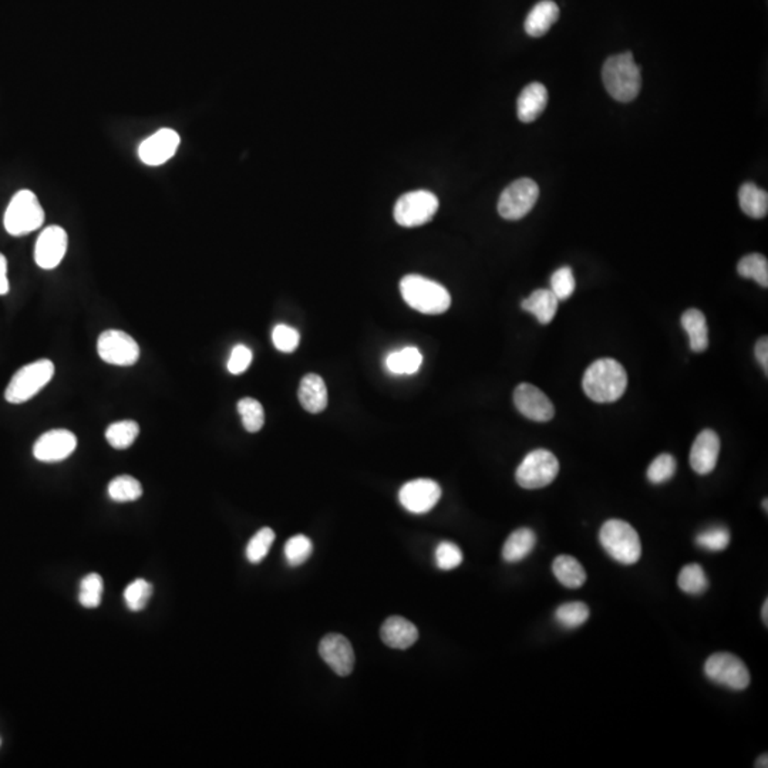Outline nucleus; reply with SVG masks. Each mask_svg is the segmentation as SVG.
<instances>
[{"label": "nucleus", "instance_id": "28", "mask_svg": "<svg viewBox=\"0 0 768 768\" xmlns=\"http://www.w3.org/2000/svg\"><path fill=\"white\" fill-rule=\"evenodd\" d=\"M422 365V355L417 347H404L397 352L389 353L384 360V366L392 375H414Z\"/></svg>", "mask_w": 768, "mask_h": 768}, {"label": "nucleus", "instance_id": "18", "mask_svg": "<svg viewBox=\"0 0 768 768\" xmlns=\"http://www.w3.org/2000/svg\"><path fill=\"white\" fill-rule=\"evenodd\" d=\"M720 454V439L713 430H703L690 450V466L700 476L710 474L716 469Z\"/></svg>", "mask_w": 768, "mask_h": 768}, {"label": "nucleus", "instance_id": "2", "mask_svg": "<svg viewBox=\"0 0 768 768\" xmlns=\"http://www.w3.org/2000/svg\"><path fill=\"white\" fill-rule=\"evenodd\" d=\"M602 81L606 91L621 103H629L638 97L642 87L640 67L636 64L633 54L625 52L622 54L609 57L603 64Z\"/></svg>", "mask_w": 768, "mask_h": 768}, {"label": "nucleus", "instance_id": "23", "mask_svg": "<svg viewBox=\"0 0 768 768\" xmlns=\"http://www.w3.org/2000/svg\"><path fill=\"white\" fill-rule=\"evenodd\" d=\"M559 300L556 299L551 289L534 290L529 298L523 300L521 308L526 312L533 313L541 325H548L553 322L558 312Z\"/></svg>", "mask_w": 768, "mask_h": 768}, {"label": "nucleus", "instance_id": "15", "mask_svg": "<svg viewBox=\"0 0 768 768\" xmlns=\"http://www.w3.org/2000/svg\"><path fill=\"white\" fill-rule=\"evenodd\" d=\"M514 403L518 412L533 422H546L555 414V407L545 393L529 383H521L517 387Z\"/></svg>", "mask_w": 768, "mask_h": 768}, {"label": "nucleus", "instance_id": "8", "mask_svg": "<svg viewBox=\"0 0 768 768\" xmlns=\"http://www.w3.org/2000/svg\"><path fill=\"white\" fill-rule=\"evenodd\" d=\"M439 210V198L430 191L404 194L394 205V220L404 228L422 226L432 220Z\"/></svg>", "mask_w": 768, "mask_h": 768}, {"label": "nucleus", "instance_id": "5", "mask_svg": "<svg viewBox=\"0 0 768 768\" xmlns=\"http://www.w3.org/2000/svg\"><path fill=\"white\" fill-rule=\"evenodd\" d=\"M44 210L36 194L22 190L12 198L5 213L4 223L7 232L24 236L39 230L44 223Z\"/></svg>", "mask_w": 768, "mask_h": 768}, {"label": "nucleus", "instance_id": "24", "mask_svg": "<svg viewBox=\"0 0 768 768\" xmlns=\"http://www.w3.org/2000/svg\"><path fill=\"white\" fill-rule=\"evenodd\" d=\"M536 545V536L531 528H519L507 538L502 548L506 563L516 564L526 559Z\"/></svg>", "mask_w": 768, "mask_h": 768}, {"label": "nucleus", "instance_id": "43", "mask_svg": "<svg viewBox=\"0 0 768 768\" xmlns=\"http://www.w3.org/2000/svg\"><path fill=\"white\" fill-rule=\"evenodd\" d=\"M461 549H460L456 544L444 541V543H441L439 546H437L436 565L439 566L440 569H442V571H451V569H456L457 566L461 565Z\"/></svg>", "mask_w": 768, "mask_h": 768}, {"label": "nucleus", "instance_id": "32", "mask_svg": "<svg viewBox=\"0 0 768 768\" xmlns=\"http://www.w3.org/2000/svg\"><path fill=\"white\" fill-rule=\"evenodd\" d=\"M109 496L116 502L137 501L143 496V487L134 477L119 476L109 484Z\"/></svg>", "mask_w": 768, "mask_h": 768}, {"label": "nucleus", "instance_id": "42", "mask_svg": "<svg viewBox=\"0 0 768 768\" xmlns=\"http://www.w3.org/2000/svg\"><path fill=\"white\" fill-rule=\"evenodd\" d=\"M272 342L280 352L292 353L299 346L300 335L295 327L278 325L272 330Z\"/></svg>", "mask_w": 768, "mask_h": 768}, {"label": "nucleus", "instance_id": "45", "mask_svg": "<svg viewBox=\"0 0 768 768\" xmlns=\"http://www.w3.org/2000/svg\"><path fill=\"white\" fill-rule=\"evenodd\" d=\"M755 357H757L760 366L764 369L765 375L768 372V340L767 337H762L755 345Z\"/></svg>", "mask_w": 768, "mask_h": 768}, {"label": "nucleus", "instance_id": "20", "mask_svg": "<svg viewBox=\"0 0 768 768\" xmlns=\"http://www.w3.org/2000/svg\"><path fill=\"white\" fill-rule=\"evenodd\" d=\"M548 104V91L541 83H531L521 91L517 101V113L519 121L533 123L545 110Z\"/></svg>", "mask_w": 768, "mask_h": 768}, {"label": "nucleus", "instance_id": "37", "mask_svg": "<svg viewBox=\"0 0 768 768\" xmlns=\"http://www.w3.org/2000/svg\"><path fill=\"white\" fill-rule=\"evenodd\" d=\"M312 541L305 536H292L285 544V549H283L285 559H287L288 565L290 566H300L307 563L309 556L312 555Z\"/></svg>", "mask_w": 768, "mask_h": 768}, {"label": "nucleus", "instance_id": "10", "mask_svg": "<svg viewBox=\"0 0 768 768\" xmlns=\"http://www.w3.org/2000/svg\"><path fill=\"white\" fill-rule=\"evenodd\" d=\"M538 196L539 188L536 181L529 178L514 181L499 196L498 213L504 220H521L531 213Z\"/></svg>", "mask_w": 768, "mask_h": 768}, {"label": "nucleus", "instance_id": "12", "mask_svg": "<svg viewBox=\"0 0 768 768\" xmlns=\"http://www.w3.org/2000/svg\"><path fill=\"white\" fill-rule=\"evenodd\" d=\"M441 498V487L429 479H412L400 488L399 501L412 514H426Z\"/></svg>", "mask_w": 768, "mask_h": 768}, {"label": "nucleus", "instance_id": "34", "mask_svg": "<svg viewBox=\"0 0 768 768\" xmlns=\"http://www.w3.org/2000/svg\"><path fill=\"white\" fill-rule=\"evenodd\" d=\"M556 622L566 629L583 626L589 619V608L583 602H569L559 606L555 612Z\"/></svg>", "mask_w": 768, "mask_h": 768}, {"label": "nucleus", "instance_id": "47", "mask_svg": "<svg viewBox=\"0 0 768 768\" xmlns=\"http://www.w3.org/2000/svg\"><path fill=\"white\" fill-rule=\"evenodd\" d=\"M755 767L757 768H767V754L762 755V757L758 758L757 763H755Z\"/></svg>", "mask_w": 768, "mask_h": 768}, {"label": "nucleus", "instance_id": "11", "mask_svg": "<svg viewBox=\"0 0 768 768\" xmlns=\"http://www.w3.org/2000/svg\"><path fill=\"white\" fill-rule=\"evenodd\" d=\"M101 359L114 366H133L140 357L138 343L121 330H106L97 342Z\"/></svg>", "mask_w": 768, "mask_h": 768}, {"label": "nucleus", "instance_id": "41", "mask_svg": "<svg viewBox=\"0 0 768 768\" xmlns=\"http://www.w3.org/2000/svg\"><path fill=\"white\" fill-rule=\"evenodd\" d=\"M576 280L569 267L559 268L551 277V290L558 300H566L575 292Z\"/></svg>", "mask_w": 768, "mask_h": 768}, {"label": "nucleus", "instance_id": "46", "mask_svg": "<svg viewBox=\"0 0 768 768\" xmlns=\"http://www.w3.org/2000/svg\"><path fill=\"white\" fill-rule=\"evenodd\" d=\"M9 292V280H7V260L4 253H0V297Z\"/></svg>", "mask_w": 768, "mask_h": 768}, {"label": "nucleus", "instance_id": "36", "mask_svg": "<svg viewBox=\"0 0 768 768\" xmlns=\"http://www.w3.org/2000/svg\"><path fill=\"white\" fill-rule=\"evenodd\" d=\"M275 541L273 529L262 528L252 536L246 546V558L251 564L262 563L263 558L270 553V546Z\"/></svg>", "mask_w": 768, "mask_h": 768}, {"label": "nucleus", "instance_id": "7", "mask_svg": "<svg viewBox=\"0 0 768 768\" xmlns=\"http://www.w3.org/2000/svg\"><path fill=\"white\" fill-rule=\"evenodd\" d=\"M559 472V461L553 452L539 449L529 452L519 464L516 479L526 489H539L549 486Z\"/></svg>", "mask_w": 768, "mask_h": 768}, {"label": "nucleus", "instance_id": "31", "mask_svg": "<svg viewBox=\"0 0 768 768\" xmlns=\"http://www.w3.org/2000/svg\"><path fill=\"white\" fill-rule=\"evenodd\" d=\"M678 588L688 595H700L708 588L705 569L698 564H688L683 566L678 574Z\"/></svg>", "mask_w": 768, "mask_h": 768}, {"label": "nucleus", "instance_id": "21", "mask_svg": "<svg viewBox=\"0 0 768 768\" xmlns=\"http://www.w3.org/2000/svg\"><path fill=\"white\" fill-rule=\"evenodd\" d=\"M300 406L312 414L322 412L327 407V389L322 377L315 373H309L300 380L299 392Z\"/></svg>", "mask_w": 768, "mask_h": 768}, {"label": "nucleus", "instance_id": "6", "mask_svg": "<svg viewBox=\"0 0 768 768\" xmlns=\"http://www.w3.org/2000/svg\"><path fill=\"white\" fill-rule=\"evenodd\" d=\"M53 376L54 365L52 360H36L14 373L5 392V399L12 404L29 402L47 386Z\"/></svg>", "mask_w": 768, "mask_h": 768}, {"label": "nucleus", "instance_id": "16", "mask_svg": "<svg viewBox=\"0 0 768 768\" xmlns=\"http://www.w3.org/2000/svg\"><path fill=\"white\" fill-rule=\"evenodd\" d=\"M77 439L69 430L56 429L44 432L33 446L34 459L42 462H59L73 454Z\"/></svg>", "mask_w": 768, "mask_h": 768}, {"label": "nucleus", "instance_id": "14", "mask_svg": "<svg viewBox=\"0 0 768 768\" xmlns=\"http://www.w3.org/2000/svg\"><path fill=\"white\" fill-rule=\"evenodd\" d=\"M180 144V134L173 128H161L140 144L138 156L146 166H163L175 156Z\"/></svg>", "mask_w": 768, "mask_h": 768}, {"label": "nucleus", "instance_id": "26", "mask_svg": "<svg viewBox=\"0 0 768 768\" xmlns=\"http://www.w3.org/2000/svg\"><path fill=\"white\" fill-rule=\"evenodd\" d=\"M553 573L559 583L569 589H578L585 583L586 573L578 559L571 555L556 556Z\"/></svg>", "mask_w": 768, "mask_h": 768}, {"label": "nucleus", "instance_id": "48", "mask_svg": "<svg viewBox=\"0 0 768 768\" xmlns=\"http://www.w3.org/2000/svg\"><path fill=\"white\" fill-rule=\"evenodd\" d=\"M762 618H763V621H764L765 625H767V623H768V601H767V599H765L764 605H763Z\"/></svg>", "mask_w": 768, "mask_h": 768}, {"label": "nucleus", "instance_id": "39", "mask_svg": "<svg viewBox=\"0 0 768 768\" xmlns=\"http://www.w3.org/2000/svg\"><path fill=\"white\" fill-rule=\"evenodd\" d=\"M696 544L706 551L718 553L727 548L730 544V533L725 526H713L698 534L696 536Z\"/></svg>", "mask_w": 768, "mask_h": 768}, {"label": "nucleus", "instance_id": "49", "mask_svg": "<svg viewBox=\"0 0 768 768\" xmlns=\"http://www.w3.org/2000/svg\"><path fill=\"white\" fill-rule=\"evenodd\" d=\"M763 506H764L765 512H767V499H764V504H763Z\"/></svg>", "mask_w": 768, "mask_h": 768}, {"label": "nucleus", "instance_id": "27", "mask_svg": "<svg viewBox=\"0 0 768 768\" xmlns=\"http://www.w3.org/2000/svg\"><path fill=\"white\" fill-rule=\"evenodd\" d=\"M738 201H740V206H742L743 213L745 215L752 216L755 220H760V218H764L767 215V191L758 188L755 184H743L742 188L738 191Z\"/></svg>", "mask_w": 768, "mask_h": 768}, {"label": "nucleus", "instance_id": "40", "mask_svg": "<svg viewBox=\"0 0 768 768\" xmlns=\"http://www.w3.org/2000/svg\"><path fill=\"white\" fill-rule=\"evenodd\" d=\"M676 467L678 464H676L675 457L670 454H660L649 466L648 479L652 484H663L675 476Z\"/></svg>", "mask_w": 768, "mask_h": 768}, {"label": "nucleus", "instance_id": "38", "mask_svg": "<svg viewBox=\"0 0 768 768\" xmlns=\"http://www.w3.org/2000/svg\"><path fill=\"white\" fill-rule=\"evenodd\" d=\"M103 578L99 574H90L81 581L79 601L84 608L93 609L100 606L103 595Z\"/></svg>", "mask_w": 768, "mask_h": 768}, {"label": "nucleus", "instance_id": "25", "mask_svg": "<svg viewBox=\"0 0 768 768\" xmlns=\"http://www.w3.org/2000/svg\"><path fill=\"white\" fill-rule=\"evenodd\" d=\"M682 327L687 332L690 349L697 353L705 352L708 347V329L703 312L698 309L686 310L682 315Z\"/></svg>", "mask_w": 768, "mask_h": 768}, {"label": "nucleus", "instance_id": "1", "mask_svg": "<svg viewBox=\"0 0 768 768\" xmlns=\"http://www.w3.org/2000/svg\"><path fill=\"white\" fill-rule=\"evenodd\" d=\"M583 392L596 403H613L628 389L625 367L615 359H599L586 369Z\"/></svg>", "mask_w": 768, "mask_h": 768}, {"label": "nucleus", "instance_id": "30", "mask_svg": "<svg viewBox=\"0 0 768 768\" xmlns=\"http://www.w3.org/2000/svg\"><path fill=\"white\" fill-rule=\"evenodd\" d=\"M737 272L745 280H754L760 287H768V261L760 253L744 256L737 265Z\"/></svg>", "mask_w": 768, "mask_h": 768}, {"label": "nucleus", "instance_id": "13", "mask_svg": "<svg viewBox=\"0 0 768 768\" xmlns=\"http://www.w3.org/2000/svg\"><path fill=\"white\" fill-rule=\"evenodd\" d=\"M69 246V236L59 225L47 226L37 238L34 261L37 267L51 270L61 265Z\"/></svg>", "mask_w": 768, "mask_h": 768}, {"label": "nucleus", "instance_id": "33", "mask_svg": "<svg viewBox=\"0 0 768 768\" xmlns=\"http://www.w3.org/2000/svg\"><path fill=\"white\" fill-rule=\"evenodd\" d=\"M238 412L242 419L246 431L258 432L265 424V412L262 404L252 397H243L238 402Z\"/></svg>", "mask_w": 768, "mask_h": 768}, {"label": "nucleus", "instance_id": "44", "mask_svg": "<svg viewBox=\"0 0 768 768\" xmlns=\"http://www.w3.org/2000/svg\"><path fill=\"white\" fill-rule=\"evenodd\" d=\"M251 363H252V352L250 347H246L245 345H236L231 352L226 367L232 375H242L251 366Z\"/></svg>", "mask_w": 768, "mask_h": 768}, {"label": "nucleus", "instance_id": "3", "mask_svg": "<svg viewBox=\"0 0 768 768\" xmlns=\"http://www.w3.org/2000/svg\"><path fill=\"white\" fill-rule=\"evenodd\" d=\"M403 299L412 309L424 315H441L451 307V297L436 280L422 275H407L400 282Z\"/></svg>", "mask_w": 768, "mask_h": 768}, {"label": "nucleus", "instance_id": "35", "mask_svg": "<svg viewBox=\"0 0 768 768\" xmlns=\"http://www.w3.org/2000/svg\"><path fill=\"white\" fill-rule=\"evenodd\" d=\"M153 595V585L146 579H136L124 591V601L133 612H140Z\"/></svg>", "mask_w": 768, "mask_h": 768}, {"label": "nucleus", "instance_id": "17", "mask_svg": "<svg viewBox=\"0 0 768 768\" xmlns=\"http://www.w3.org/2000/svg\"><path fill=\"white\" fill-rule=\"evenodd\" d=\"M319 655L337 676H349L355 666V652L345 636L330 633L319 643Z\"/></svg>", "mask_w": 768, "mask_h": 768}, {"label": "nucleus", "instance_id": "4", "mask_svg": "<svg viewBox=\"0 0 768 768\" xmlns=\"http://www.w3.org/2000/svg\"><path fill=\"white\" fill-rule=\"evenodd\" d=\"M599 541L611 558L623 565H633L642 555L639 534L622 519H609L599 531Z\"/></svg>", "mask_w": 768, "mask_h": 768}, {"label": "nucleus", "instance_id": "19", "mask_svg": "<svg viewBox=\"0 0 768 768\" xmlns=\"http://www.w3.org/2000/svg\"><path fill=\"white\" fill-rule=\"evenodd\" d=\"M380 636L384 645L392 649H409L419 639V629L402 616H392L383 623Z\"/></svg>", "mask_w": 768, "mask_h": 768}, {"label": "nucleus", "instance_id": "9", "mask_svg": "<svg viewBox=\"0 0 768 768\" xmlns=\"http://www.w3.org/2000/svg\"><path fill=\"white\" fill-rule=\"evenodd\" d=\"M705 673L716 685L732 690H744L750 685V673L742 659L732 653H715L706 660Z\"/></svg>", "mask_w": 768, "mask_h": 768}, {"label": "nucleus", "instance_id": "29", "mask_svg": "<svg viewBox=\"0 0 768 768\" xmlns=\"http://www.w3.org/2000/svg\"><path fill=\"white\" fill-rule=\"evenodd\" d=\"M140 434V426L133 420H123L107 427L106 439L113 449L126 450L133 446Z\"/></svg>", "mask_w": 768, "mask_h": 768}, {"label": "nucleus", "instance_id": "22", "mask_svg": "<svg viewBox=\"0 0 768 768\" xmlns=\"http://www.w3.org/2000/svg\"><path fill=\"white\" fill-rule=\"evenodd\" d=\"M559 19V7L553 0H543L531 9L526 16L524 29L531 37H541L548 33Z\"/></svg>", "mask_w": 768, "mask_h": 768}]
</instances>
